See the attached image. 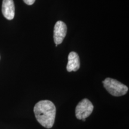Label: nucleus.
I'll return each instance as SVG.
<instances>
[{
    "mask_svg": "<svg viewBox=\"0 0 129 129\" xmlns=\"http://www.w3.org/2000/svg\"><path fill=\"white\" fill-rule=\"evenodd\" d=\"M35 116L38 122L45 128H50L55 121L56 108L52 102L48 100L40 101L34 108Z\"/></svg>",
    "mask_w": 129,
    "mask_h": 129,
    "instance_id": "obj_1",
    "label": "nucleus"
},
{
    "mask_svg": "<svg viewBox=\"0 0 129 129\" xmlns=\"http://www.w3.org/2000/svg\"><path fill=\"white\" fill-rule=\"evenodd\" d=\"M102 83L108 92L114 96H123L126 94L128 90V88L126 85L115 79L106 78Z\"/></svg>",
    "mask_w": 129,
    "mask_h": 129,
    "instance_id": "obj_2",
    "label": "nucleus"
},
{
    "mask_svg": "<svg viewBox=\"0 0 129 129\" xmlns=\"http://www.w3.org/2000/svg\"><path fill=\"white\" fill-rule=\"evenodd\" d=\"M94 106L87 99H84L78 103L75 108V115L78 120H83L89 117L92 113Z\"/></svg>",
    "mask_w": 129,
    "mask_h": 129,
    "instance_id": "obj_3",
    "label": "nucleus"
},
{
    "mask_svg": "<svg viewBox=\"0 0 129 129\" xmlns=\"http://www.w3.org/2000/svg\"><path fill=\"white\" fill-rule=\"evenodd\" d=\"M67 26L62 21H57L54 28V41L56 46L60 44L67 35Z\"/></svg>",
    "mask_w": 129,
    "mask_h": 129,
    "instance_id": "obj_4",
    "label": "nucleus"
},
{
    "mask_svg": "<svg viewBox=\"0 0 129 129\" xmlns=\"http://www.w3.org/2000/svg\"><path fill=\"white\" fill-rule=\"evenodd\" d=\"M2 13L5 18L8 20L13 19L15 14V7L13 0H3Z\"/></svg>",
    "mask_w": 129,
    "mask_h": 129,
    "instance_id": "obj_5",
    "label": "nucleus"
},
{
    "mask_svg": "<svg viewBox=\"0 0 129 129\" xmlns=\"http://www.w3.org/2000/svg\"><path fill=\"white\" fill-rule=\"evenodd\" d=\"M80 67V57L76 52L72 51L68 55V62L67 69L68 72L77 71Z\"/></svg>",
    "mask_w": 129,
    "mask_h": 129,
    "instance_id": "obj_6",
    "label": "nucleus"
},
{
    "mask_svg": "<svg viewBox=\"0 0 129 129\" xmlns=\"http://www.w3.org/2000/svg\"><path fill=\"white\" fill-rule=\"evenodd\" d=\"M23 1L25 4L30 6V5H32L35 3V0H23Z\"/></svg>",
    "mask_w": 129,
    "mask_h": 129,
    "instance_id": "obj_7",
    "label": "nucleus"
},
{
    "mask_svg": "<svg viewBox=\"0 0 129 129\" xmlns=\"http://www.w3.org/2000/svg\"><path fill=\"white\" fill-rule=\"evenodd\" d=\"M83 121H85V119H83V120H82Z\"/></svg>",
    "mask_w": 129,
    "mask_h": 129,
    "instance_id": "obj_8",
    "label": "nucleus"
}]
</instances>
